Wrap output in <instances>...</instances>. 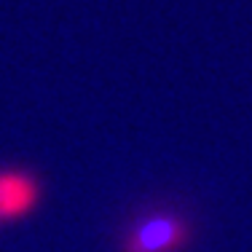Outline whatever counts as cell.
<instances>
[{"mask_svg": "<svg viewBox=\"0 0 252 252\" xmlns=\"http://www.w3.org/2000/svg\"><path fill=\"white\" fill-rule=\"evenodd\" d=\"M40 183L32 172L3 169L0 172V223L30 212L38 204Z\"/></svg>", "mask_w": 252, "mask_h": 252, "instance_id": "7a4b0ae2", "label": "cell"}, {"mask_svg": "<svg viewBox=\"0 0 252 252\" xmlns=\"http://www.w3.org/2000/svg\"><path fill=\"white\" fill-rule=\"evenodd\" d=\"M188 242V225L177 218L161 215L140 223L124 242V252H175Z\"/></svg>", "mask_w": 252, "mask_h": 252, "instance_id": "6da1fadb", "label": "cell"}]
</instances>
